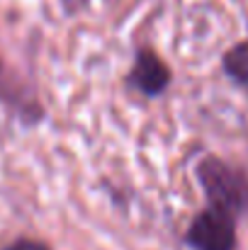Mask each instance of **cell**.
Masks as SVG:
<instances>
[{
  "label": "cell",
  "instance_id": "5b68a950",
  "mask_svg": "<svg viewBox=\"0 0 248 250\" xmlns=\"http://www.w3.org/2000/svg\"><path fill=\"white\" fill-rule=\"evenodd\" d=\"M5 250H51L46 243H39V241H29V238H20L15 243H10Z\"/></svg>",
  "mask_w": 248,
  "mask_h": 250
},
{
  "label": "cell",
  "instance_id": "3957f363",
  "mask_svg": "<svg viewBox=\"0 0 248 250\" xmlns=\"http://www.w3.org/2000/svg\"><path fill=\"white\" fill-rule=\"evenodd\" d=\"M129 83L134 85L139 92H144L149 97H156L170 83V71L161 61V56H156L151 49H141L136 54L134 68L129 73Z\"/></svg>",
  "mask_w": 248,
  "mask_h": 250
},
{
  "label": "cell",
  "instance_id": "6da1fadb",
  "mask_svg": "<svg viewBox=\"0 0 248 250\" xmlns=\"http://www.w3.org/2000/svg\"><path fill=\"white\" fill-rule=\"evenodd\" d=\"M195 175L204 189V197L209 202V207H217L226 214H231L234 219L246 211L248 207V182L246 177L229 167L219 158H204L195 167Z\"/></svg>",
  "mask_w": 248,
  "mask_h": 250
},
{
  "label": "cell",
  "instance_id": "277c9868",
  "mask_svg": "<svg viewBox=\"0 0 248 250\" xmlns=\"http://www.w3.org/2000/svg\"><path fill=\"white\" fill-rule=\"evenodd\" d=\"M224 71L239 85L248 87V42L236 44V46L224 56Z\"/></svg>",
  "mask_w": 248,
  "mask_h": 250
},
{
  "label": "cell",
  "instance_id": "7a4b0ae2",
  "mask_svg": "<svg viewBox=\"0 0 248 250\" xmlns=\"http://www.w3.org/2000/svg\"><path fill=\"white\" fill-rule=\"evenodd\" d=\"M185 241L192 250H234V216L217 207H209L192 219Z\"/></svg>",
  "mask_w": 248,
  "mask_h": 250
}]
</instances>
